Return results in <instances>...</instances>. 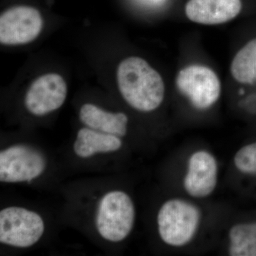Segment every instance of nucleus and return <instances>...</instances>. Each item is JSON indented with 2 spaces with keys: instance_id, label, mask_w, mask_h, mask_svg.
<instances>
[{
  "instance_id": "1",
  "label": "nucleus",
  "mask_w": 256,
  "mask_h": 256,
  "mask_svg": "<svg viewBox=\"0 0 256 256\" xmlns=\"http://www.w3.org/2000/svg\"><path fill=\"white\" fill-rule=\"evenodd\" d=\"M117 82L124 100L134 110L152 112L164 101V80L142 58L131 56L122 60L117 70Z\"/></svg>"
},
{
  "instance_id": "2",
  "label": "nucleus",
  "mask_w": 256,
  "mask_h": 256,
  "mask_svg": "<svg viewBox=\"0 0 256 256\" xmlns=\"http://www.w3.org/2000/svg\"><path fill=\"white\" fill-rule=\"evenodd\" d=\"M202 222L200 207L178 197L164 202L156 216L160 239L168 246L176 248L186 246L194 240Z\"/></svg>"
},
{
  "instance_id": "3",
  "label": "nucleus",
  "mask_w": 256,
  "mask_h": 256,
  "mask_svg": "<svg viewBox=\"0 0 256 256\" xmlns=\"http://www.w3.org/2000/svg\"><path fill=\"white\" fill-rule=\"evenodd\" d=\"M136 216V207L130 196L121 190H114L106 193L99 202L96 228L108 242H122L132 232Z\"/></svg>"
},
{
  "instance_id": "4",
  "label": "nucleus",
  "mask_w": 256,
  "mask_h": 256,
  "mask_svg": "<svg viewBox=\"0 0 256 256\" xmlns=\"http://www.w3.org/2000/svg\"><path fill=\"white\" fill-rule=\"evenodd\" d=\"M41 216L23 207L10 206L0 212V242L15 248L31 247L44 233Z\"/></svg>"
},
{
  "instance_id": "5",
  "label": "nucleus",
  "mask_w": 256,
  "mask_h": 256,
  "mask_svg": "<svg viewBox=\"0 0 256 256\" xmlns=\"http://www.w3.org/2000/svg\"><path fill=\"white\" fill-rule=\"evenodd\" d=\"M176 85L180 92L198 110H206L216 104L222 94L217 74L205 66L191 65L178 72Z\"/></svg>"
},
{
  "instance_id": "6",
  "label": "nucleus",
  "mask_w": 256,
  "mask_h": 256,
  "mask_svg": "<svg viewBox=\"0 0 256 256\" xmlns=\"http://www.w3.org/2000/svg\"><path fill=\"white\" fill-rule=\"evenodd\" d=\"M43 153L26 144H15L0 152V181L3 183L31 182L46 168Z\"/></svg>"
},
{
  "instance_id": "7",
  "label": "nucleus",
  "mask_w": 256,
  "mask_h": 256,
  "mask_svg": "<svg viewBox=\"0 0 256 256\" xmlns=\"http://www.w3.org/2000/svg\"><path fill=\"white\" fill-rule=\"evenodd\" d=\"M220 166L214 154L198 150L188 156L183 178V188L188 196L196 200L210 197L218 184Z\"/></svg>"
},
{
  "instance_id": "8",
  "label": "nucleus",
  "mask_w": 256,
  "mask_h": 256,
  "mask_svg": "<svg viewBox=\"0 0 256 256\" xmlns=\"http://www.w3.org/2000/svg\"><path fill=\"white\" fill-rule=\"evenodd\" d=\"M43 28L38 10L30 6H16L0 16V42L4 45L26 44L36 40Z\"/></svg>"
},
{
  "instance_id": "9",
  "label": "nucleus",
  "mask_w": 256,
  "mask_h": 256,
  "mask_svg": "<svg viewBox=\"0 0 256 256\" xmlns=\"http://www.w3.org/2000/svg\"><path fill=\"white\" fill-rule=\"evenodd\" d=\"M66 96L63 77L57 74H45L32 82L25 96V107L34 116H45L60 108Z\"/></svg>"
},
{
  "instance_id": "10",
  "label": "nucleus",
  "mask_w": 256,
  "mask_h": 256,
  "mask_svg": "<svg viewBox=\"0 0 256 256\" xmlns=\"http://www.w3.org/2000/svg\"><path fill=\"white\" fill-rule=\"evenodd\" d=\"M242 9L240 0H190L185 13L193 22L216 25L234 20Z\"/></svg>"
},
{
  "instance_id": "11",
  "label": "nucleus",
  "mask_w": 256,
  "mask_h": 256,
  "mask_svg": "<svg viewBox=\"0 0 256 256\" xmlns=\"http://www.w3.org/2000/svg\"><path fill=\"white\" fill-rule=\"evenodd\" d=\"M88 128L122 138L127 134L128 118L124 112H110L92 104H84L79 112Z\"/></svg>"
},
{
  "instance_id": "12",
  "label": "nucleus",
  "mask_w": 256,
  "mask_h": 256,
  "mask_svg": "<svg viewBox=\"0 0 256 256\" xmlns=\"http://www.w3.org/2000/svg\"><path fill=\"white\" fill-rule=\"evenodd\" d=\"M122 146L121 138L86 127L77 133L74 150L79 158H88L99 153L117 152Z\"/></svg>"
},
{
  "instance_id": "13",
  "label": "nucleus",
  "mask_w": 256,
  "mask_h": 256,
  "mask_svg": "<svg viewBox=\"0 0 256 256\" xmlns=\"http://www.w3.org/2000/svg\"><path fill=\"white\" fill-rule=\"evenodd\" d=\"M228 238L229 256H256V222L234 224Z\"/></svg>"
},
{
  "instance_id": "14",
  "label": "nucleus",
  "mask_w": 256,
  "mask_h": 256,
  "mask_svg": "<svg viewBox=\"0 0 256 256\" xmlns=\"http://www.w3.org/2000/svg\"><path fill=\"white\" fill-rule=\"evenodd\" d=\"M230 73L237 82H256V38L248 42L238 50L230 64Z\"/></svg>"
},
{
  "instance_id": "15",
  "label": "nucleus",
  "mask_w": 256,
  "mask_h": 256,
  "mask_svg": "<svg viewBox=\"0 0 256 256\" xmlns=\"http://www.w3.org/2000/svg\"><path fill=\"white\" fill-rule=\"evenodd\" d=\"M234 164L239 172L256 176V142L240 148L234 154Z\"/></svg>"
},
{
  "instance_id": "16",
  "label": "nucleus",
  "mask_w": 256,
  "mask_h": 256,
  "mask_svg": "<svg viewBox=\"0 0 256 256\" xmlns=\"http://www.w3.org/2000/svg\"><path fill=\"white\" fill-rule=\"evenodd\" d=\"M150 1L154 2H160L163 1V0H150Z\"/></svg>"
}]
</instances>
